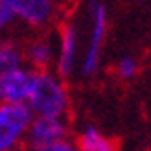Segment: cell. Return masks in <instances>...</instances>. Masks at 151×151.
Segmentation results:
<instances>
[{
	"instance_id": "cell-1",
	"label": "cell",
	"mask_w": 151,
	"mask_h": 151,
	"mask_svg": "<svg viewBox=\"0 0 151 151\" xmlns=\"http://www.w3.org/2000/svg\"><path fill=\"white\" fill-rule=\"evenodd\" d=\"M26 103L35 116L63 118L68 109V94L57 76L48 70H35L33 87Z\"/></svg>"
},
{
	"instance_id": "cell-2",
	"label": "cell",
	"mask_w": 151,
	"mask_h": 151,
	"mask_svg": "<svg viewBox=\"0 0 151 151\" xmlns=\"http://www.w3.org/2000/svg\"><path fill=\"white\" fill-rule=\"evenodd\" d=\"M33 116L28 103H0V151L17 147Z\"/></svg>"
},
{
	"instance_id": "cell-3",
	"label": "cell",
	"mask_w": 151,
	"mask_h": 151,
	"mask_svg": "<svg viewBox=\"0 0 151 151\" xmlns=\"http://www.w3.org/2000/svg\"><path fill=\"white\" fill-rule=\"evenodd\" d=\"M88 9L92 15V32H90V41L83 57L81 72L83 76L96 74L100 66V54L103 46V39L107 33V7L101 0H88Z\"/></svg>"
},
{
	"instance_id": "cell-4",
	"label": "cell",
	"mask_w": 151,
	"mask_h": 151,
	"mask_svg": "<svg viewBox=\"0 0 151 151\" xmlns=\"http://www.w3.org/2000/svg\"><path fill=\"white\" fill-rule=\"evenodd\" d=\"M15 20H20L32 28L48 26L57 15L55 0H9Z\"/></svg>"
},
{
	"instance_id": "cell-5",
	"label": "cell",
	"mask_w": 151,
	"mask_h": 151,
	"mask_svg": "<svg viewBox=\"0 0 151 151\" xmlns=\"http://www.w3.org/2000/svg\"><path fill=\"white\" fill-rule=\"evenodd\" d=\"M35 70L20 66L0 78V101L4 103H26L33 87Z\"/></svg>"
},
{
	"instance_id": "cell-6",
	"label": "cell",
	"mask_w": 151,
	"mask_h": 151,
	"mask_svg": "<svg viewBox=\"0 0 151 151\" xmlns=\"http://www.w3.org/2000/svg\"><path fill=\"white\" fill-rule=\"evenodd\" d=\"M28 146H39L46 142L61 140L66 137V124L63 118H50V116H33L28 127Z\"/></svg>"
},
{
	"instance_id": "cell-7",
	"label": "cell",
	"mask_w": 151,
	"mask_h": 151,
	"mask_svg": "<svg viewBox=\"0 0 151 151\" xmlns=\"http://www.w3.org/2000/svg\"><path fill=\"white\" fill-rule=\"evenodd\" d=\"M78 54V33L72 24H63L59 29V54H57V74L59 78L70 76Z\"/></svg>"
},
{
	"instance_id": "cell-8",
	"label": "cell",
	"mask_w": 151,
	"mask_h": 151,
	"mask_svg": "<svg viewBox=\"0 0 151 151\" xmlns=\"http://www.w3.org/2000/svg\"><path fill=\"white\" fill-rule=\"evenodd\" d=\"M24 50V63L29 65L33 70H48V66L54 61V44L48 37H37L32 39Z\"/></svg>"
},
{
	"instance_id": "cell-9",
	"label": "cell",
	"mask_w": 151,
	"mask_h": 151,
	"mask_svg": "<svg viewBox=\"0 0 151 151\" xmlns=\"http://www.w3.org/2000/svg\"><path fill=\"white\" fill-rule=\"evenodd\" d=\"M24 66V50L15 39H0V78Z\"/></svg>"
},
{
	"instance_id": "cell-10",
	"label": "cell",
	"mask_w": 151,
	"mask_h": 151,
	"mask_svg": "<svg viewBox=\"0 0 151 151\" xmlns=\"http://www.w3.org/2000/svg\"><path fill=\"white\" fill-rule=\"evenodd\" d=\"M78 147L81 151H116V146L111 138L96 129V127H87L78 140Z\"/></svg>"
},
{
	"instance_id": "cell-11",
	"label": "cell",
	"mask_w": 151,
	"mask_h": 151,
	"mask_svg": "<svg viewBox=\"0 0 151 151\" xmlns=\"http://www.w3.org/2000/svg\"><path fill=\"white\" fill-rule=\"evenodd\" d=\"M116 74L120 79H133L134 76L138 74V63L137 59L131 57V55H125L118 61L116 65Z\"/></svg>"
},
{
	"instance_id": "cell-12",
	"label": "cell",
	"mask_w": 151,
	"mask_h": 151,
	"mask_svg": "<svg viewBox=\"0 0 151 151\" xmlns=\"http://www.w3.org/2000/svg\"><path fill=\"white\" fill-rule=\"evenodd\" d=\"M28 151H78V149L68 140L61 138V140L46 142V144H39V146H28Z\"/></svg>"
},
{
	"instance_id": "cell-13",
	"label": "cell",
	"mask_w": 151,
	"mask_h": 151,
	"mask_svg": "<svg viewBox=\"0 0 151 151\" xmlns=\"http://www.w3.org/2000/svg\"><path fill=\"white\" fill-rule=\"evenodd\" d=\"M15 22V15L9 6V0H0V32L7 29Z\"/></svg>"
}]
</instances>
